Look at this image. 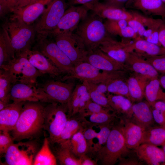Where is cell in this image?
<instances>
[{
	"label": "cell",
	"mask_w": 165,
	"mask_h": 165,
	"mask_svg": "<svg viewBox=\"0 0 165 165\" xmlns=\"http://www.w3.org/2000/svg\"><path fill=\"white\" fill-rule=\"evenodd\" d=\"M111 109L131 117L132 101L125 96L108 93L107 96Z\"/></svg>",
	"instance_id": "obj_30"
},
{
	"label": "cell",
	"mask_w": 165,
	"mask_h": 165,
	"mask_svg": "<svg viewBox=\"0 0 165 165\" xmlns=\"http://www.w3.org/2000/svg\"><path fill=\"white\" fill-rule=\"evenodd\" d=\"M106 84L108 93L123 96L131 100L127 82L123 77L111 79Z\"/></svg>",
	"instance_id": "obj_39"
},
{
	"label": "cell",
	"mask_w": 165,
	"mask_h": 165,
	"mask_svg": "<svg viewBox=\"0 0 165 165\" xmlns=\"http://www.w3.org/2000/svg\"><path fill=\"white\" fill-rule=\"evenodd\" d=\"M104 24L107 32L111 36H119L123 28L128 25L127 20H124L106 19Z\"/></svg>",
	"instance_id": "obj_42"
},
{
	"label": "cell",
	"mask_w": 165,
	"mask_h": 165,
	"mask_svg": "<svg viewBox=\"0 0 165 165\" xmlns=\"http://www.w3.org/2000/svg\"><path fill=\"white\" fill-rule=\"evenodd\" d=\"M98 48L115 60L125 64L128 53L123 40L118 41L110 36L101 43Z\"/></svg>",
	"instance_id": "obj_24"
},
{
	"label": "cell",
	"mask_w": 165,
	"mask_h": 165,
	"mask_svg": "<svg viewBox=\"0 0 165 165\" xmlns=\"http://www.w3.org/2000/svg\"><path fill=\"white\" fill-rule=\"evenodd\" d=\"M25 102H13L0 111V130L12 131L15 126Z\"/></svg>",
	"instance_id": "obj_21"
},
{
	"label": "cell",
	"mask_w": 165,
	"mask_h": 165,
	"mask_svg": "<svg viewBox=\"0 0 165 165\" xmlns=\"http://www.w3.org/2000/svg\"><path fill=\"white\" fill-rule=\"evenodd\" d=\"M125 65L136 74L150 79L158 78L159 72L151 64L141 56L134 52H128Z\"/></svg>",
	"instance_id": "obj_18"
},
{
	"label": "cell",
	"mask_w": 165,
	"mask_h": 165,
	"mask_svg": "<svg viewBox=\"0 0 165 165\" xmlns=\"http://www.w3.org/2000/svg\"><path fill=\"white\" fill-rule=\"evenodd\" d=\"M83 129L84 128L81 129L69 139L61 143L65 145L78 158L86 154L88 151L87 143L83 134Z\"/></svg>",
	"instance_id": "obj_29"
},
{
	"label": "cell",
	"mask_w": 165,
	"mask_h": 165,
	"mask_svg": "<svg viewBox=\"0 0 165 165\" xmlns=\"http://www.w3.org/2000/svg\"><path fill=\"white\" fill-rule=\"evenodd\" d=\"M152 114L154 121L160 126H165V116L159 111L152 109Z\"/></svg>",
	"instance_id": "obj_50"
},
{
	"label": "cell",
	"mask_w": 165,
	"mask_h": 165,
	"mask_svg": "<svg viewBox=\"0 0 165 165\" xmlns=\"http://www.w3.org/2000/svg\"><path fill=\"white\" fill-rule=\"evenodd\" d=\"M150 80L144 76L136 73L127 79V82L132 101H141L145 97V87Z\"/></svg>",
	"instance_id": "obj_28"
},
{
	"label": "cell",
	"mask_w": 165,
	"mask_h": 165,
	"mask_svg": "<svg viewBox=\"0 0 165 165\" xmlns=\"http://www.w3.org/2000/svg\"><path fill=\"white\" fill-rule=\"evenodd\" d=\"M9 132L0 131V154H4L9 147L14 143L12 137Z\"/></svg>",
	"instance_id": "obj_46"
},
{
	"label": "cell",
	"mask_w": 165,
	"mask_h": 165,
	"mask_svg": "<svg viewBox=\"0 0 165 165\" xmlns=\"http://www.w3.org/2000/svg\"><path fill=\"white\" fill-rule=\"evenodd\" d=\"M21 54L25 55L31 64L43 74H48L56 78L63 74L50 60L37 50H29Z\"/></svg>",
	"instance_id": "obj_17"
},
{
	"label": "cell",
	"mask_w": 165,
	"mask_h": 165,
	"mask_svg": "<svg viewBox=\"0 0 165 165\" xmlns=\"http://www.w3.org/2000/svg\"><path fill=\"white\" fill-rule=\"evenodd\" d=\"M12 77L14 82L35 86L37 78L43 75L30 62L25 55L21 54L0 67Z\"/></svg>",
	"instance_id": "obj_5"
},
{
	"label": "cell",
	"mask_w": 165,
	"mask_h": 165,
	"mask_svg": "<svg viewBox=\"0 0 165 165\" xmlns=\"http://www.w3.org/2000/svg\"><path fill=\"white\" fill-rule=\"evenodd\" d=\"M165 5V0H161Z\"/></svg>",
	"instance_id": "obj_60"
},
{
	"label": "cell",
	"mask_w": 165,
	"mask_h": 165,
	"mask_svg": "<svg viewBox=\"0 0 165 165\" xmlns=\"http://www.w3.org/2000/svg\"><path fill=\"white\" fill-rule=\"evenodd\" d=\"M55 42L67 55L74 65L86 61L89 52L85 48L82 41L75 33L67 32L54 36Z\"/></svg>",
	"instance_id": "obj_10"
},
{
	"label": "cell",
	"mask_w": 165,
	"mask_h": 165,
	"mask_svg": "<svg viewBox=\"0 0 165 165\" xmlns=\"http://www.w3.org/2000/svg\"><path fill=\"white\" fill-rule=\"evenodd\" d=\"M75 31V33L88 52L98 48L103 41L111 36L107 32L103 19L93 12L88 13Z\"/></svg>",
	"instance_id": "obj_2"
},
{
	"label": "cell",
	"mask_w": 165,
	"mask_h": 165,
	"mask_svg": "<svg viewBox=\"0 0 165 165\" xmlns=\"http://www.w3.org/2000/svg\"><path fill=\"white\" fill-rule=\"evenodd\" d=\"M121 129L128 149H135L142 144L145 129L134 122H129Z\"/></svg>",
	"instance_id": "obj_27"
},
{
	"label": "cell",
	"mask_w": 165,
	"mask_h": 165,
	"mask_svg": "<svg viewBox=\"0 0 165 165\" xmlns=\"http://www.w3.org/2000/svg\"><path fill=\"white\" fill-rule=\"evenodd\" d=\"M15 83L11 75L6 72L0 69V101L6 105L9 104V93L13 85Z\"/></svg>",
	"instance_id": "obj_38"
},
{
	"label": "cell",
	"mask_w": 165,
	"mask_h": 165,
	"mask_svg": "<svg viewBox=\"0 0 165 165\" xmlns=\"http://www.w3.org/2000/svg\"><path fill=\"white\" fill-rule=\"evenodd\" d=\"M55 156L61 165H80L79 158L76 157L69 149L63 143L57 144Z\"/></svg>",
	"instance_id": "obj_36"
},
{
	"label": "cell",
	"mask_w": 165,
	"mask_h": 165,
	"mask_svg": "<svg viewBox=\"0 0 165 165\" xmlns=\"http://www.w3.org/2000/svg\"><path fill=\"white\" fill-rule=\"evenodd\" d=\"M129 0H104L105 4L112 6L125 8L126 3Z\"/></svg>",
	"instance_id": "obj_51"
},
{
	"label": "cell",
	"mask_w": 165,
	"mask_h": 165,
	"mask_svg": "<svg viewBox=\"0 0 165 165\" xmlns=\"http://www.w3.org/2000/svg\"><path fill=\"white\" fill-rule=\"evenodd\" d=\"M128 149L121 128H113L105 145L96 155L102 164L113 165L122 158Z\"/></svg>",
	"instance_id": "obj_7"
},
{
	"label": "cell",
	"mask_w": 165,
	"mask_h": 165,
	"mask_svg": "<svg viewBox=\"0 0 165 165\" xmlns=\"http://www.w3.org/2000/svg\"><path fill=\"white\" fill-rule=\"evenodd\" d=\"M135 150L138 158L148 164L164 165L165 155L162 148L152 144L143 143Z\"/></svg>",
	"instance_id": "obj_23"
},
{
	"label": "cell",
	"mask_w": 165,
	"mask_h": 165,
	"mask_svg": "<svg viewBox=\"0 0 165 165\" xmlns=\"http://www.w3.org/2000/svg\"><path fill=\"white\" fill-rule=\"evenodd\" d=\"M98 132L96 131L93 128L92 126L91 127L90 126L89 127L84 128L83 134L87 142L88 148L92 141L97 135Z\"/></svg>",
	"instance_id": "obj_49"
},
{
	"label": "cell",
	"mask_w": 165,
	"mask_h": 165,
	"mask_svg": "<svg viewBox=\"0 0 165 165\" xmlns=\"http://www.w3.org/2000/svg\"><path fill=\"white\" fill-rule=\"evenodd\" d=\"M67 104L50 103L45 107L43 112V129L49 134L50 143L55 144L68 120Z\"/></svg>",
	"instance_id": "obj_4"
},
{
	"label": "cell",
	"mask_w": 165,
	"mask_h": 165,
	"mask_svg": "<svg viewBox=\"0 0 165 165\" xmlns=\"http://www.w3.org/2000/svg\"><path fill=\"white\" fill-rule=\"evenodd\" d=\"M38 148L37 144L32 141L13 143L4 154L5 161L2 164L33 165Z\"/></svg>",
	"instance_id": "obj_11"
},
{
	"label": "cell",
	"mask_w": 165,
	"mask_h": 165,
	"mask_svg": "<svg viewBox=\"0 0 165 165\" xmlns=\"http://www.w3.org/2000/svg\"><path fill=\"white\" fill-rule=\"evenodd\" d=\"M38 102H25L17 121L11 131L14 140L31 138L43 129L45 107Z\"/></svg>",
	"instance_id": "obj_1"
},
{
	"label": "cell",
	"mask_w": 165,
	"mask_h": 165,
	"mask_svg": "<svg viewBox=\"0 0 165 165\" xmlns=\"http://www.w3.org/2000/svg\"><path fill=\"white\" fill-rule=\"evenodd\" d=\"M159 40L161 46L165 48V20L163 19L160 28Z\"/></svg>",
	"instance_id": "obj_52"
},
{
	"label": "cell",
	"mask_w": 165,
	"mask_h": 165,
	"mask_svg": "<svg viewBox=\"0 0 165 165\" xmlns=\"http://www.w3.org/2000/svg\"><path fill=\"white\" fill-rule=\"evenodd\" d=\"M39 0H19L16 8L15 10L27 6Z\"/></svg>",
	"instance_id": "obj_56"
},
{
	"label": "cell",
	"mask_w": 165,
	"mask_h": 165,
	"mask_svg": "<svg viewBox=\"0 0 165 165\" xmlns=\"http://www.w3.org/2000/svg\"><path fill=\"white\" fill-rule=\"evenodd\" d=\"M15 57L13 49L7 31L3 28L0 34V67Z\"/></svg>",
	"instance_id": "obj_31"
},
{
	"label": "cell",
	"mask_w": 165,
	"mask_h": 165,
	"mask_svg": "<svg viewBox=\"0 0 165 165\" xmlns=\"http://www.w3.org/2000/svg\"><path fill=\"white\" fill-rule=\"evenodd\" d=\"M90 100L86 86L83 83L77 85L68 104L69 116H73L78 114Z\"/></svg>",
	"instance_id": "obj_25"
},
{
	"label": "cell",
	"mask_w": 165,
	"mask_h": 165,
	"mask_svg": "<svg viewBox=\"0 0 165 165\" xmlns=\"http://www.w3.org/2000/svg\"><path fill=\"white\" fill-rule=\"evenodd\" d=\"M82 83L86 86L92 101L106 109H111L107 97L105 94L100 93L86 83Z\"/></svg>",
	"instance_id": "obj_43"
},
{
	"label": "cell",
	"mask_w": 165,
	"mask_h": 165,
	"mask_svg": "<svg viewBox=\"0 0 165 165\" xmlns=\"http://www.w3.org/2000/svg\"><path fill=\"white\" fill-rule=\"evenodd\" d=\"M141 56L148 61L159 73L165 74V54Z\"/></svg>",
	"instance_id": "obj_44"
},
{
	"label": "cell",
	"mask_w": 165,
	"mask_h": 165,
	"mask_svg": "<svg viewBox=\"0 0 165 165\" xmlns=\"http://www.w3.org/2000/svg\"><path fill=\"white\" fill-rule=\"evenodd\" d=\"M90 10L85 5L71 6L64 12L56 27L49 35L55 36L64 33L73 32Z\"/></svg>",
	"instance_id": "obj_13"
},
{
	"label": "cell",
	"mask_w": 165,
	"mask_h": 165,
	"mask_svg": "<svg viewBox=\"0 0 165 165\" xmlns=\"http://www.w3.org/2000/svg\"><path fill=\"white\" fill-rule=\"evenodd\" d=\"M132 42L123 40L127 52H134L141 56H153L165 54V48L150 42L140 37Z\"/></svg>",
	"instance_id": "obj_20"
},
{
	"label": "cell",
	"mask_w": 165,
	"mask_h": 165,
	"mask_svg": "<svg viewBox=\"0 0 165 165\" xmlns=\"http://www.w3.org/2000/svg\"><path fill=\"white\" fill-rule=\"evenodd\" d=\"M158 79L161 86L165 90V74L161 76Z\"/></svg>",
	"instance_id": "obj_58"
},
{
	"label": "cell",
	"mask_w": 165,
	"mask_h": 165,
	"mask_svg": "<svg viewBox=\"0 0 165 165\" xmlns=\"http://www.w3.org/2000/svg\"><path fill=\"white\" fill-rule=\"evenodd\" d=\"M99 0H68L67 3L68 6L77 5H85L99 1Z\"/></svg>",
	"instance_id": "obj_55"
},
{
	"label": "cell",
	"mask_w": 165,
	"mask_h": 165,
	"mask_svg": "<svg viewBox=\"0 0 165 165\" xmlns=\"http://www.w3.org/2000/svg\"><path fill=\"white\" fill-rule=\"evenodd\" d=\"M52 0H39L24 7L18 9L13 12L10 18H17L28 24H31L43 13L45 6Z\"/></svg>",
	"instance_id": "obj_19"
},
{
	"label": "cell",
	"mask_w": 165,
	"mask_h": 165,
	"mask_svg": "<svg viewBox=\"0 0 165 165\" xmlns=\"http://www.w3.org/2000/svg\"><path fill=\"white\" fill-rule=\"evenodd\" d=\"M151 106L163 114L165 116V101H156L151 105Z\"/></svg>",
	"instance_id": "obj_53"
},
{
	"label": "cell",
	"mask_w": 165,
	"mask_h": 165,
	"mask_svg": "<svg viewBox=\"0 0 165 165\" xmlns=\"http://www.w3.org/2000/svg\"><path fill=\"white\" fill-rule=\"evenodd\" d=\"M125 8L165 18V5L161 0H129L126 3Z\"/></svg>",
	"instance_id": "obj_22"
},
{
	"label": "cell",
	"mask_w": 165,
	"mask_h": 165,
	"mask_svg": "<svg viewBox=\"0 0 165 165\" xmlns=\"http://www.w3.org/2000/svg\"><path fill=\"white\" fill-rule=\"evenodd\" d=\"M163 89L158 78L149 80L145 87V97L150 105L158 101H165V91Z\"/></svg>",
	"instance_id": "obj_32"
},
{
	"label": "cell",
	"mask_w": 165,
	"mask_h": 165,
	"mask_svg": "<svg viewBox=\"0 0 165 165\" xmlns=\"http://www.w3.org/2000/svg\"><path fill=\"white\" fill-rule=\"evenodd\" d=\"M79 159L80 165H95L97 163L96 161L88 156L86 154L81 156Z\"/></svg>",
	"instance_id": "obj_54"
},
{
	"label": "cell",
	"mask_w": 165,
	"mask_h": 165,
	"mask_svg": "<svg viewBox=\"0 0 165 165\" xmlns=\"http://www.w3.org/2000/svg\"><path fill=\"white\" fill-rule=\"evenodd\" d=\"M100 127L97 135L88 147L87 152L96 154L106 143L112 129L109 124L100 125Z\"/></svg>",
	"instance_id": "obj_37"
},
{
	"label": "cell",
	"mask_w": 165,
	"mask_h": 165,
	"mask_svg": "<svg viewBox=\"0 0 165 165\" xmlns=\"http://www.w3.org/2000/svg\"><path fill=\"white\" fill-rule=\"evenodd\" d=\"M128 25L131 27L138 36L141 38L143 37L146 29L141 21L136 16V12H135L134 17L127 21Z\"/></svg>",
	"instance_id": "obj_48"
},
{
	"label": "cell",
	"mask_w": 165,
	"mask_h": 165,
	"mask_svg": "<svg viewBox=\"0 0 165 165\" xmlns=\"http://www.w3.org/2000/svg\"><path fill=\"white\" fill-rule=\"evenodd\" d=\"M19 0H0V15L4 16L16 9Z\"/></svg>",
	"instance_id": "obj_47"
},
{
	"label": "cell",
	"mask_w": 165,
	"mask_h": 165,
	"mask_svg": "<svg viewBox=\"0 0 165 165\" xmlns=\"http://www.w3.org/2000/svg\"><path fill=\"white\" fill-rule=\"evenodd\" d=\"M139 163L137 161L130 159L122 160L120 164L121 165H138Z\"/></svg>",
	"instance_id": "obj_57"
},
{
	"label": "cell",
	"mask_w": 165,
	"mask_h": 165,
	"mask_svg": "<svg viewBox=\"0 0 165 165\" xmlns=\"http://www.w3.org/2000/svg\"><path fill=\"white\" fill-rule=\"evenodd\" d=\"M65 0H52L34 27L38 34L49 35L57 26L68 6Z\"/></svg>",
	"instance_id": "obj_9"
},
{
	"label": "cell",
	"mask_w": 165,
	"mask_h": 165,
	"mask_svg": "<svg viewBox=\"0 0 165 165\" xmlns=\"http://www.w3.org/2000/svg\"><path fill=\"white\" fill-rule=\"evenodd\" d=\"M90 10L101 18L109 20H128L133 18L135 12L108 5L99 1L84 5Z\"/></svg>",
	"instance_id": "obj_14"
},
{
	"label": "cell",
	"mask_w": 165,
	"mask_h": 165,
	"mask_svg": "<svg viewBox=\"0 0 165 165\" xmlns=\"http://www.w3.org/2000/svg\"><path fill=\"white\" fill-rule=\"evenodd\" d=\"M8 32L15 56L31 50L35 32L34 27L17 18H10L2 25Z\"/></svg>",
	"instance_id": "obj_3"
},
{
	"label": "cell",
	"mask_w": 165,
	"mask_h": 165,
	"mask_svg": "<svg viewBox=\"0 0 165 165\" xmlns=\"http://www.w3.org/2000/svg\"><path fill=\"white\" fill-rule=\"evenodd\" d=\"M107 109L92 101L91 99L85 105L78 114L81 116L107 110Z\"/></svg>",
	"instance_id": "obj_45"
},
{
	"label": "cell",
	"mask_w": 165,
	"mask_h": 165,
	"mask_svg": "<svg viewBox=\"0 0 165 165\" xmlns=\"http://www.w3.org/2000/svg\"><path fill=\"white\" fill-rule=\"evenodd\" d=\"M9 97L10 100L15 102H46L45 98L38 93L35 86L20 82L13 85Z\"/></svg>",
	"instance_id": "obj_16"
},
{
	"label": "cell",
	"mask_w": 165,
	"mask_h": 165,
	"mask_svg": "<svg viewBox=\"0 0 165 165\" xmlns=\"http://www.w3.org/2000/svg\"><path fill=\"white\" fill-rule=\"evenodd\" d=\"M165 143V126L151 127L145 129L142 144L147 143L158 146H162Z\"/></svg>",
	"instance_id": "obj_33"
},
{
	"label": "cell",
	"mask_w": 165,
	"mask_h": 165,
	"mask_svg": "<svg viewBox=\"0 0 165 165\" xmlns=\"http://www.w3.org/2000/svg\"><path fill=\"white\" fill-rule=\"evenodd\" d=\"M81 120L86 124L102 125L109 124L113 118V116L108 111L79 116Z\"/></svg>",
	"instance_id": "obj_40"
},
{
	"label": "cell",
	"mask_w": 165,
	"mask_h": 165,
	"mask_svg": "<svg viewBox=\"0 0 165 165\" xmlns=\"http://www.w3.org/2000/svg\"><path fill=\"white\" fill-rule=\"evenodd\" d=\"M131 116L134 123L145 129L151 127L154 122L151 107L147 101L133 104Z\"/></svg>",
	"instance_id": "obj_26"
},
{
	"label": "cell",
	"mask_w": 165,
	"mask_h": 165,
	"mask_svg": "<svg viewBox=\"0 0 165 165\" xmlns=\"http://www.w3.org/2000/svg\"><path fill=\"white\" fill-rule=\"evenodd\" d=\"M79 117L75 118L72 116L68 117L65 125L55 144L64 142L69 139L74 134L83 128L84 123H81Z\"/></svg>",
	"instance_id": "obj_35"
},
{
	"label": "cell",
	"mask_w": 165,
	"mask_h": 165,
	"mask_svg": "<svg viewBox=\"0 0 165 165\" xmlns=\"http://www.w3.org/2000/svg\"><path fill=\"white\" fill-rule=\"evenodd\" d=\"M163 19H157L151 25L147 27L143 37L147 41L161 46L159 40L160 27Z\"/></svg>",
	"instance_id": "obj_41"
},
{
	"label": "cell",
	"mask_w": 165,
	"mask_h": 165,
	"mask_svg": "<svg viewBox=\"0 0 165 165\" xmlns=\"http://www.w3.org/2000/svg\"><path fill=\"white\" fill-rule=\"evenodd\" d=\"M86 61L103 71H123L126 68L125 64L115 60L99 48L89 52Z\"/></svg>",
	"instance_id": "obj_15"
},
{
	"label": "cell",
	"mask_w": 165,
	"mask_h": 165,
	"mask_svg": "<svg viewBox=\"0 0 165 165\" xmlns=\"http://www.w3.org/2000/svg\"><path fill=\"white\" fill-rule=\"evenodd\" d=\"M86 61L79 62L74 65L72 73L64 76L62 79H77L82 81H86L95 83H105L109 80L118 77H123V71L114 72L103 71Z\"/></svg>",
	"instance_id": "obj_8"
},
{
	"label": "cell",
	"mask_w": 165,
	"mask_h": 165,
	"mask_svg": "<svg viewBox=\"0 0 165 165\" xmlns=\"http://www.w3.org/2000/svg\"><path fill=\"white\" fill-rule=\"evenodd\" d=\"M74 86V83L72 82H64L59 81L50 80L40 87L37 88V90L46 102L68 105Z\"/></svg>",
	"instance_id": "obj_12"
},
{
	"label": "cell",
	"mask_w": 165,
	"mask_h": 165,
	"mask_svg": "<svg viewBox=\"0 0 165 165\" xmlns=\"http://www.w3.org/2000/svg\"><path fill=\"white\" fill-rule=\"evenodd\" d=\"M48 35L38 34L35 50L46 57L67 76L73 73L74 65L56 42L47 38Z\"/></svg>",
	"instance_id": "obj_6"
},
{
	"label": "cell",
	"mask_w": 165,
	"mask_h": 165,
	"mask_svg": "<svg viewBox=\"0 0 165 165\" xmlns=\"http://www.w3.org/2000/svg\"><path fill=\"white\" fill-rule=\"evenodd\" d=\"M162 149L164 152V153L165 155V143L164 144L162 145Z\"/></svg>",
	"instance_id": "obj_59"
},
{
	"label": "cell",
	"mask_w": 165,
	"mask_h": 165,
	"mask_svg": "<svg viewBox=\"0 0 165 165\" xmlns=\"http://www.w3.org/2000/svg\"><path fill=\"white\" fill-rule=\"evenodd\" d=\"M48 138H45L43 145L37 153L33 163L34 165H55L57 160L51 152L49 146Z\"/></svg>",
	"instance_id": "obj_34"
}]
</instances>
